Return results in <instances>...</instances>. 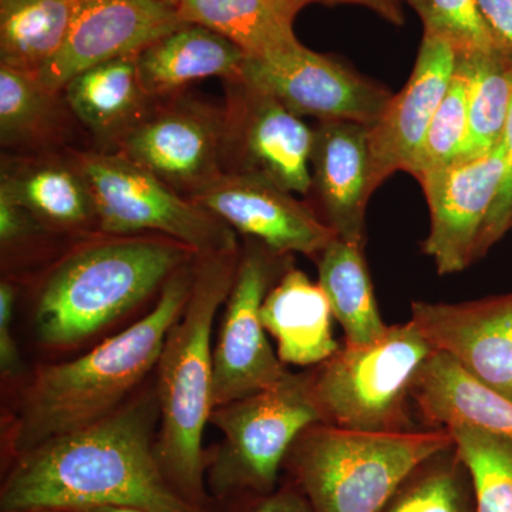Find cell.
<instances>
[{
	"label": "cell",
	"mask_w": 512,
	"mask_h": 512,
	"mask_svg": "<svg viewBox=\"0 0 512 512\" xmlns=\"http://www.w3.org/2000/svg\"><path fill=\"white\" fill-rule=\"evenodd\" d=\"M241 79L271 93L296 116L375 126L393 94L335 57L301 42L261 59H248Z\"/></svg>",
	"instance_id": "cell-11"
},
{
	"label": "cell",
	"mask_w": 512,
	"mask_h": 512,
	"mask_svg": "<svg viewBox=\"0 0 512 512\" xmlns=\"http://www.w3.org/2000/svg\"><path fill=\"white\" fill-rule=\"evenodd\" d=\"M511 228H512V217H511Z\"/></svg>",
	"instance_id": "cell-43"
},
{
	"label": "cell",
	"mask_w": 512,
	"mask_h": 512,
	"mask_svg": "<svg viewBox=\"0 0 512 512\" xmlns=\"http://www.w3.org/2000/svg\"><path fill=\"white\" fill-rule=\"evenodd\" d=\"M67 106L92 131L100 153H116L153 107L138 74L137 57L97 64L62 90Z\"/></svg>",
	"instance_id": "cell-20"
},
{
	"label": "cell",
	"mask_w": 512,
	"mask_h": 512,
	"mask_svg": "<svg viewBox=\"0 0 512 512\" xmlns=\"http://www.w3.org/2000/svg\"><path fill=\"white\" fill-rule=\"evenodd\" d=\"M333 312L322 286L305 272L289 268L262 303L265 329L278 342V356L288 365L325 362L340 346L333 338Z\"/></svg>",
	"instance_id": "cell-21"
},
{
	"label": "cell",
	"mask_w": 512,
	"mask_h": 512,
	"mask_svg": "<svg viewBox=\"0 0 512 512\" xmlns=\"http://www.w3.org/2000/svg\"><path fill=\"white\" fill-rule=\"evenodd\" d=\"M185 23L231 40L248 59H261L299 42L293 32L301 0H178Z\"/></svg>",
	"instance_id": "cell-23"
},
{
	"label": "cell",
	"mask_w": 512,
	"mask_h": 512,
	"mask_svg": "<svg viewBox=\"0 0 512 512\" xmlns=\"http://www.w3.org/2000/svg\"><path fill=\"white\" fill-rule=\"evenodd\" d=\"M6 2V0H0V3Z\"/></svg>",
	"instance_id": "cell-42"
},
{
	"label": "cell",
	"mask_w": 512,
	"mask_h": 512,
	"mask_svg": "<svg viewBox=\"0 0 512 512\" xmlns=\"http://www.w3.org/2000/svg\"><path fill=\"white\" fill-rule=\"evenodd\" d=\"M212 423L224 446L208 463L212 500L269 494L279 485L292 444L303 430L320 423L308 376L286 373L269 389L215 407Z\"/></svg>",
	"instance_id": "cell-7"
},
{
	"label": "cell",
	"mask_w": 512,
	"mask_h": 512,
	"mask_svg": "<svg viewBox=\"0 0 512 512\" xmlns=\"http://www.w3.org/2000/svg\"><path fill=\"white\" fill-rule=\"evenodd\" d=\"M468 77V137L463 160L484 156L503 140L512 107V56L494 47L457 55Z\"/></svg>",
	"instance_id": "cell-27"
},
{
	"label": "cell",
	"mask_w": 512,
	"mask_h": 512,
	"mask_svg": "<svg viewBox=\"0 0 512 512\" xmlns=\"http://www.w3.org/2000/svg\"><path fill=\"white\" fill-rule=\"evenodd\" d=\"M402 0H301L303 8L311 3H325V5H357L373 10L380 18L387 20L392 25L402 26L404 16L402 12Z\"/></svg>",
	"instance_id": "cell-38"
},
{
	"label": "cell",
	"mask_w": 512,
	"mask_h": 512,
	"mask_svg": "<svg viewBox=\"0 0 512 512\" xmlns=\"http://www.w3.org/2000/svg\"><path fill=\"white\" fill-rule=\"evenodd\" d=\"M69 512H148L136 507H126V505H104V507L86 508V510Z\"/></svg>",
	"instance_id": "cell-39"
},
{
	"label": "cell",
	"mask_w": 512,
	"mask_h": 512,
	"mask_svg": "<svg viewBox=\"0 0 512 512\" xmlns=\"http://www.w3.org/2000/svg\"><path fill=\"white\" fill-rule=\"evenodd\" d=\"M453 443L447 429L365 433L315 423L284 468L313 512H379L414 467Z\"/></svg>",
	"instance_id": "cell-5"
},
{
	"label": "cell",
	"mask_w": 512,
	"mask_h": 512,
	"mask_svg": "<svg viewBox=\"0 0 512 512\" xmlns=\"http://www.w3.org/2000/svg\"><path fill=\"white\" fill-rule=\"evenodd\" d=\"M163 2L168 3V5L177 6L178 0H163Z\"/></svg>",
	"instance_id": "cell-40"
},
{
	"label": "cell",
	"mask_w": 512,
	"mask_h": 512,
	"mask_svg": "<svg viewBox=\"0 0 512 512\" xmlns=\"http://www.w3.org/2000/svg\"><path fill=\"white\" fill-rule=\"evenodd\" d=\"M57 96L35 73L0 64V140L22 146L43 140L53 130Z\"/></svg>",
	"instance_id": "cell-30"
},
{
	"label": "cell",
	"mask_w": 512,
	"mask_h": 512,
	"mask_svg": "<svg viewBox=\"0 0 512 512\" xmlns=\"http://www.w3.org/2000/svg\"><path fill=\"white\" fill-rule=\"evenodd\" d=\"M434 353L412 320L389 326L369 345L340 346L308 376L320 423L365 433L416 431L409 400Z\"/></svg>",
	"instance_id": "cell-6"
},
{
	"label": "cell",
	"mask_w": 512,
	"mask_h": 512,
	"mask_svg": "<svg viewBox=\"0 0 512 512\" xmlns=\"http://www.w3.org/2000/svg\"><path fill=\"white\" fill-rule=\"evenodd\" d=\"M289 255L249 242L225 305L214 349V409L262 392L288 373L265 335L262 303L291 266Z\"/></svg>",
	"instance_id": "cell-9"
},
{
	"label": "cell",
	"mask_w": 512,
	"mask_h": 512,
	"mask_svg": "<svg viewBox=\"0 0 512 512\" xmlns=\"http://www.w3.org/2000/svg\"><path fill=\"white\" fill-rule=\"evenodd\" d=\"M446 429L473 477L477 512H512V440L470 424Z\"/></svg>",
	"instance_id": "cell-29"
},
{
	"label": "cell",
	"mask_w": 512,
	"mask_h": 512,
	"mask_svg": "<svg viewBox=\"0 0 512 512\" xmlns=\"http://www.w3.org/2000/svg\"><path fill=\"white\" fill-rule=\"evenodd\" d=\"M412 322L436 349L512 400V293L466 303H412Z\"/></svg>",
	"instance_id": "cell-16"
},
{
	"label": "cell",
	"mask_w": 512,
	"mask_h": 512,
	"mask_svg": "<svg viewBox=\"0 0 512 512\" xmlns=\"http://www.w3.org/2000/svg\"><path fill=\"white\" fill-rule=\"evenodd\" d=\"M248 56L231 40L200 25L184 26L161 37L137 56L138 74L150 99L177 96L188 84L220 77L241 79Z\"/></svg>",
	"instance_id": "cell-19"
},
{
	"label": "cell",
	"mask_w": 512,
	"mask_h": 512,
	"mask_svg": "<svg viewBox=\"0 0 512 512\" xmlns=\"http://www.w3.org/2000/svg\"><path fill=\"white\" fill-rule=\"evenodd\" d=\"M147 116L116 153L191 198L224 174V109L185 97H168Z\"/></svg>",
	"instance_id": "cell-12"
},
{
	"label": "cell",
	"mask_w": 512,
	"mask_h": 512,
	"mask_svg": "<svg viewBox=\"0 0 512 512\" xmlns=\"http://www.w3.org/2000/svg\"><path fill=\"white\" fill-rule=\"evenodd\" d=\"M191 200L278 255L319 258L338 235L311 208L258 175L224 173Z\"/></svg>",
	"instance_id": "cell-14"
},
{
	"label": "cell",
	"mask_w": 512,
	"mask_h": 512,
	"mask_svg": "<svg viewBox=\"0 0 512 512\" xmlns=\"http://www.w3.org/2000/svg\"><path fill=\"white\" fill-rule=\"evenodd\" d=\"M379 512H477L473 477L456 443L414 467Z\"/></svg>",
	"instance_id": "cell-28"
},
{
	"label": "cell",
	"mask_w": 512,
	"mask_h": 512,
	"mask_svg": "<svg viewBox=\"0 0 512 512\" xmlns=\"http://www.w3.org/2000/svg\"><path fill=\"white\" fill-rule=\"evenodd\" d=\"M214 512H313L298 485L288 480L269 494H244L214 500Z\"/></svg>",
	"instance_id": "cell-34"
},
{
	"label": "cell",
	"mask_w": 512,
	"mask_h": 512,
	"mask_svg": "<svg viewBox=\"0 0 512 512\" xmlns=\"http://www.w3.org/2000/svg\"><path fill=\"white\" fill-rule=\"evenodd\" d=\"M39 224L25 207L6 192L0 191V241L3 247L25 238Z\"/></svg>",
	"instance_id": "cell-36"
},
{
	"label": "cell",
	"mask_w": 512,
	"mask_h": 512,
	"mask_svg": "<svg viewBox=\"0 0 512 512\" xmlns=\"http://www.w3.org/2000/svg\"><path fill=\"white\" fill-rule=\"evenodd\" d=\"M468 137V77L456 64L446 96L434 114L421 147L414 177L458 163Z\"/></svg>",
	"instance_id": "cell-31"
},
{
	"label": "cell",
	"mask_w": 512,
	"mask_h": 512,
	"mask_svg": "<svg viewBox=\"0 0 512 512\" xmlns=\"http://www.w3.org/2000/svg\"><path fill=\"white\" fill-rule=\"evenodd\" d=\"M412 400L431 429L470 424L512 440V400L478 383L446 353L424 363Z\"/></svg>",
	"instance_id": "cell-22"
},
{
	"label": "cell",
	"mask_w": 512,
	"mask_h": 512,
	"mask_svg": "<svg viewBox=\"0 0 512 512\" xmlns=\"http://www.w3.org/2000/svg\"><path fill=\"white\" fill-rule=\"evenodd\" d=\"M83 0L0 3V64L39 73L62 50Z\"/></svg>",
	"instance_id": "cell-25"
},
{
	"label": "cell",
	"mask_w": 512,
	"mask_h": 512,
	"mask_svg": "<svg viewBox=\"0 0 512 512\" xmlns=\"http://www.w3.org/2000/svg\"><path fill=\"white\" fill-rule=\"evenodd\" d=\"M26 512H69V511L37 510V511H26Z\"/></svg>",
	"instance_id": "cell-41"
},
{
	"label": "cell",
	"mask_w": 512,
	"mask_h": 512,
	"mask_svg": "<svg viewBox=\"0 0 512 512\" xmlns=\"http://www.w3.org/2000/svg\"><path fill=\"white\" fill-rule=\"evenodd\" d=\"M192 281L190 262L165 282L156 306L130 328L72 362L43 369L23 402L13 456L119 410L124 397L158 365L168 332L190 298Z\"/></svg>",
	"instance_id": "cell-2"
},
{
	"label": "cell",
	"mask_w": 512,
	"mask_h": 512,
	"mask_svg": "<svg viewBox=\"0 0 512 512\" xmlns=\"http://www.w3.org/2000/svg\"><path fill=\"white\" fill-rule=\"evenodd\" d=\"M457 50L424 33L414 69L402 92L392 97L370 127V180L376 191L397 171L413 174L434 114L456 72Z\"/></svg>",
	"instance_id": "cell-17"
},
{
	"label": "cell",
	"mask_w": 512,
	"mask_h": 512,
	"mask_svg": "<svg viewBox=\"0 0 512 512\" xmlns=\"http://www.w3.org/2000/svg\"><path fill=\"white\" fill-rule=\"evenodd\" d=\"M198 256L177 241L120 239L73 252L56 266L40 291L39 338L66 348L96 335L136 308Z\"/></svg>",
	"instance_id": "cell-4"
},
{
	"label": "cell",
	"mask_w": 512,
	"mask_h": 512,
	"mask_svg": "<svg viewBox=\"0 0 512 512\" xmlns=\"http://www.w3.org/2000/svg\"><path fill=\"white\" fill-rule=\"evenodd\" d=\"M312 188L322 220L339 238L365 245L366 205L372 197L370 127L356 121H319L313 128Z\"/></svg>",
	"instance_id": "cell-18"
},
{
	"label": "cell",
	"mask_w": 512,
	"mask_h": 512,
	"mask_svg": "<svg viewBox=\"0 0 512 512\" xmlns=\"http://www.w3.org/2000/svg\"><path fill=\"white\" fill-rule=\"evenodd\" d=\"M15 289L9 282L0 285V367L5 376L15 375L20 367L19 350L12 335Z\"/></svg>",
	"instance_id": "cell-35"
},
{
	"label": "cell",
	"mask_w": 512,
	"mask_h": 512,
	"mask_svg": "<svg viewBox=\"0 0 512 512\" xmlns=\"http://www.w3.org/2000/svg\"><path fill=\"white\" fill-rule=\"evenodd\" d=\"M504 147V175L500 190L495 198L493 208L488 215L487 222L478 242L477 258L485 255L495 242L503 238L505 232L511 228L512 217V107L505 124L503 140Z\"/></svg>",
	"instance_id": "cell-33"
},
{
	"label": "cell",
	"mask_w": 512,
	"mask_h": 512,
	"mask_svg": "<svg viewBox=\"0 0 512 512\" xmlns=\"http://www.w3.org/2000/svg\"><path fill=\"white\" fill-rule=\"evenodd\" d=\"M153 416L150 404L140 400L20 454L3 478L0 512L80 511L104 505L214 512V504H191L168 483L151 436Z\"/></svg>",
	"instance_id": "cell-1"
},
{
	"label": "cell",
	"mask_w": 512,
	"mask_h": 512,
	"mask_svg": "<svg viewBox=\"0 0 512 512\" xmlns=\"http://www.w3.org/2000/svg\"><path fill=\"white\" fill-rule=\"evenodd\" d=\"M238 264L237 252L198 255L190 298L168 332L157 365L158 463L174 490L201 508L214 504L205 488L208 461L202 451L205 426L214 412L212 323L227 302Z\"/></svg>",
	"instance_id": "cell-3"
},
{
	"label": "cell",
	"mask_w": 512,
	"mask_h": 512,
	"mask_svg": "<svg viewBox=\"0 0 512 512\" xmlns=\"http://www.w3.org/2000/svg\"><path fill=\"white\" fill-rule=\"evenodd\" d=\"M6 192L40 224L76 228L96 218L92 192L76 164L42 163L3 171Z\"/></svg>",
	"instance_id": "cell-26"
},
{
	"label": "cell",
	"mask_w": 512,
	"mask_h": 512,
	"mask_svg": "<svg viewBox=\"0 0 512 512\" xmlns=\"http://www.w3.org/2000/svg\"><path fill=\"white\" fill-rule=\"evenodd\" d=\"M74 164L89 185L96 220L107 234L154 231L197 255L237 252L234 229L120 153L80 154Z\"/></svg>",
	"instance_id": "cell-8"
},
{
	"label": "cell",
	"mask_w": 512,
	"mask_h": 512,
	"mask_svg": "<svg viewBox=\"0 0 512 512\" xmlns=\"http://www.w3.org/2000/svg\"><path fill=\"white\" fill-rule=\"evenodd\" d=\"M316 261L319 285L345 332L346 345H369L382 338L389 326L380 316L363 245L336 237Z\"/></svg>",
	"instance_id": "cell-24"
},
{
	"label": "cell",
	"mask_w": 512,
	"mask_h": 512,
	"mask_svg": "<svg viewBox=\"0 0 512 512\" xmlns=\"http://www.w3.org/2000/svg\"><path fill=\"white\" fill-rule=\"evenodd\" d=\"M504 175V147L420 175L430 210L423 251L440 275L457 274L477 261L478 242Z\"/></svg>",
	"instance_id": "cell-13"
},
{
	"label": "cell",
	"mask_w": 512,
	"mask_h": 512,
	"mask_svg": "<svg viewBox=\"0 0 512 512\" xmlns=\"http://www.w3.org/2000/svg\"><path fill=\"white\" fill-rule=\"evenodd\" d=\"M225 83L224 173L258 175L308 194L315 130L261 87L244 79Z\"/></svg>",
	"instance_id": "cell-10"
},
{
	"label": "cell",
	"mask_w": 512,
	"mask_h": 512,
	"mask_svg": "<svg viewBox=\"0 0 512 512\" xmlns=\"http://www.w3.org/2000/svg\"><path fill=\"white\" fill-rule=\"evenodd\" d=\"M478 8L495 45L512 56V0H478Z\"/></svg>",
	"instance_id": "cell-37"
},
{
	"label": "cell",
	"mask_w": 512,
	"mask_h": 512,
	"mask_svg": "<svg viewBox=\"0 0 512 512\" xmlns=\"http://www.w3.org/2000/svg\"><path fill=\"white\" fill-rule=\"evenodd\" d=\"M423 22L424 33L447 40L457 55L490 50L495 45L478 0H404ZM500 49V47H498Z\"/></svg>",
	"instance_id": "cell-32"
},
{
	"label": "cell",
	"mask_w": 512,
	"mask_h": 512,
	"mask_svg": "<svg viewBox=\"0 0 512 512\" xmlns=\"http://www.w3.org/2000/svg\"><path fill=\"white\" fill-rule=\"evenodd\" d=\"M184 25L177 8L163 0H83L62 50L37 76L60 94L84 70L137 57Z\"/></svg>",
	"instance_id": "cell-15"
}]
</instances>
